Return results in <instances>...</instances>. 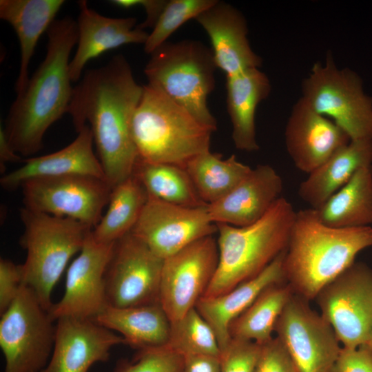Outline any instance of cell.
Returning a JSON list of instances; mask_svg holds the SVG:
<instances>
[{
  "instance_id": "5b68a950",
  "label": "cell",
  "mask_w": 372,
  "mask_h": 372,
  "mask_svg": "<svg viewBox=\"0 0 372 372\" xmlns=\"http://www.w3.org/2000/svg\"><path fill=\"white\" fill-rule=\"evenodd\" d=\"M131 131L138 161L184 168L191 159L209 150L214 132L149 84L143 85Z\"/></svg>"
},
{
  "instance_id": "d6a6232c",
  "label": "cell",
  "mask_w": 372,
  "mask_h": 372,
  "mask_svg": "<svg viewBox=\"0 0 372 372\" xmlns=\"http://www.w3.org/2000/svg\"><path fill=\"white\" fill-rule=\"evenodd\" d=\"M169 348L183 356L206 355L220 358V349L209 324L194 307L171 322Z\"/></svg>"
},
{
  "instance_id": "e575fe53",
  "label": "cell",
  "mask_w": 372,
  "mask_h": 372,
  "mask_svg": "<svg viewBox=\"0 0 372 372\" xmlns=\"http://www.w3.org/2000/svg\"><path fill=\"white\" fill-rule=\"evenodd\" d=\"M184 356L167 346L139 350L130 362L117 364L114 372H181Z\"/></svg>"
},
{
  "instance_id": "ffe728a7",
  "label": "cell",
  "mask_w": 372,
  "mask_h": 372,
  "mask_svg": "<svg viewBox=\"0 0 372 372\" xmlns=\"http://www.w3.org/2000/svg\"><path fill=\"white\" fill-rule=\"evenodd\" d=\"M78 41L70 60L69 73L72 82L80 81L87 63L110 50L127 44H145L149 34L136 28L135 17L112 18L90 8L87 1H78Z\"/></svg>"
},
{
  "instance_id": "484cf974",
  "label": "cell",
  "mask_w": 372,
  "mask_h": 372,
  "mask_svg": "<svg viewBox=\"0 0 372 372\" xmlns=\"http://www.w3.org/2000/svg\"><path fill=\"white\" fill-rule=\"evenodd\" d=\"M372 165V140L351 141L309 174L298 187L299 197L311 208L321 207L360 169Z\"/></svg>"
},
{
  "instance_id": "9a60e30c",
  "label": "cell",
  "mask_w": 372,
  "mask_h": 372,
  "mask_svg": "<svg viewBox=\"0 0 372 372\" xmlns=\"http://www.w3.org/2000/svg\"><path fill=\"white\" fill-rule=\"evenodd\" d=\"M207 206H180L148 194L130 233L164 260L192 242L217 233Z\"/></svg>"
},
{
  "instance_id": "5bb4252c",
  "label": "cell",
  "mask_w": 372,
  "mask_h": 372,
  "mask_svg": "<svg viewBox=\"0 0 372 372\" xmlns=\"http://www.w3.org/2000/svg\"><path fill=\"white\" fill-rule=\"evenodd\" d=\"M218 264L217 240L213 236L198 240L164 259L159 302L170 322L195 307L207 289Z\"/></svg>"
},
{
  "instance_id": "ac0fdd59",
  "label": "cell",
  "mask_w": 372,
  "mask_h": 372,
  "mask_svg": "<svg viewBox=\"0 0 372 372\" xmlns=\"http://www.w3.org/2000/svg\"><path fill=\"white\" fill-rule=\"evenodd\" d=\"M285 141L296 168L309 174L351 139L335 122L316 112L300 97L287 122Z\"/></svg>"
},
{
  "instance_id": "7402d4cb",
  "label": "cell",
  "mask_w": 372,
  "mask_h": 372,
  "mask_svg": "<svg viewBox=\"0 0 372 372\" xmlns=\"http://www.w3.org/2000/svg\"><path fill=\"white\" fill-rule=\"evenodd\" d=\"M93 145L92 133L86 125L65 147L49 154L23 159L21 167L3 175L1 185L5 190L14 191L27 181L37 178L86 175L105 179Z\"/></svg>"
},
{
  "instance_id": "6da1fadb",
  "label": "cell",
  "mask_w": 372,
  "mask_h": 372,
  "mask_svg": "<svg viewBox=\"0 0 372 372\" xmlns=\"http://www.w3.org/2000/svg\"><path fill=\"white\" fill-rule=\"evenodd\" d=\"M143 92L122 54L87 70L73 89L68 113L77 132L89 125L112 189L133 174L138 161L131 121Z\"/></svg>"
},
{
  "instance_id": "74e56055",
  "label": "cell",
  "mask_w": 372,
  "mask_h": 372,
  "mask_svg": "<svg viewBox=\"0 0 372 372\" xmlns=\"http://www.w3.org/2000/svg\"><path fill=\"white\" fill-rule=\"evenodd\" d=\"M23 285L21 265L0 260V314L4 313L19 294Z\"/></svg>"
},
{
  "instance_id": "8d00e7d4",
  "label": "cell",
  "mask_w": 372,
  "mask_h": 372,
  "mask_svg": "<svg viewBox=\"0 0 372 372\" xmlns=\"http://www.w3.org/2000/svg\"><path fill=\"white\" fill-rule=\"evenodd\" d=\"M260 345L254 372H298L289 352L277 337Z\"/></svg>"
},
{
  "instance_id": "d590c367",
  "label": "cell",
  "mask_w": 372,
  "mask_h": 372,
  "mask_svg": "<svg viewBox=\"0 0 372 372\" xmlns=\"http://www.w3.org/2000/svg\"><path fill=\"white\" fill-rule=\"evenodd\" d=\"M260 344L231 338L220 356V372H254L260 351Z\"/></svg>"
},
{
  "instance_id": "603a6c76",
  "label": "cell",
  "mask_w": 372,
  "mask_h": 372,
  "mask_svg": "<svg viewBox=\"0 0 372 372\" xmlns=\"http://www.w3.org/2000/svg\"><path fill=\"white\" fill-rule=\"evenodd\" d=\"M285 250L252 278L220 296L202 297L196 303L195 308L213 329L220 351L231 339L229 331L231 322L267 288L286 282L283 266Z\"/></svg>"
},
{
  "instance_id": "30bf717a",
  "label": "cell",
  "mask_w": 372,
  "mask_h": 372,
  "mask_svg": "<svg viewBox=\"0 0 372 372\" xmlns=\"http://www.w3.org/2000/svg\"><path fill=\"white\" fill-rule=\"evenodd\" d=\"M316 300L343 347L367 343L372 335V269L367 265L354 262Z\"/></svg>"
},
{
  "instance_id": "836d02e7",
  "label": "cell",
  "mask_w": 372,
  "mask_h": 372,
  "mask_svg": "<svg viewBox=\"0 0 372 372\" xmlns=\"http://www.w3.org/2000/svg\"><path fill=\"white\" fill-rule=\"evenodd\" d=\"M216 0H170L161 13L144 44L145 52L151 54L167 42V39L183 24L196 19Z\"/></svg>"
},
{
  "instance_id": "9c48e42d",
  "label": "cell",
  "mask_w": 372,
  "mask_h": 372,
  "mask_svg": "<svg viewBox=\"0 0 372 372\" xmlns=\"http://www.w3.org/2000/svg\"><path fill=\"white\" fill-rule=\"evenodd\" d=\"M54 322L49 310L23 284L1 315L0 347L6 360L4 372H41L52 353Z\"/></svg>"
},
{
  "instance_id": "d6986e66",
  "label": "cell",
  "mask_w": 372,
  "mask_h": 372,
  "mask_svg": "<svg viewBox=\"0 0 372 372\" xmlns=\"http://www.w3.org/2000/svg\"><path fill=\"white\" fill-rule=\"evenodd\" d=\"M195 19L208 34L217 68L226 77L261 66L262 59L247 38V21L237 8L216 0Z\"/></svg>"
},
{
  "instance_id": "4fadbf2b",
  "label": "cell",
  "mask_w": 372,
  "mask_h": 372,
  "mask_svg": "<svg viewBox=\"0 0 372 372\" xmlns=\"http://www.w3.org/2000/svg\"><path fill=\"white\" fill-rule=\"evenodd\" d=\"M163 260L130 232L117 240L105 276L108 305L160 303Z\"/></svg>"
},
{
  "instance_id": "8fae6325",
  "label": "cell",
  "mask_w": 372,
  "mask_h": 372,
  "mask_svg": "<svg viewBox=\"0 0 372 372\" xmlns=\"http://www.w3.org/2000/svg\"><path fill=\"white\" fill-rule=\"evenodd\" d=\"M21 188L24 207L72 218L92 229L102 218L112 190L105 179L86 175L37 178Z\"/></svg>"
},
{
  "instance_id": "f546056e",
  "label": "cell",
  "mask_w": 372,
  "mask_h": 372,
  "mask_svg": "<svg viewBox=\"0 0 372 372\" xmlns=\"http://www.w3.org/2000/svg\"><path fill=\"white\" fill-rule=\"evenodd\" d=\"M185 169L200 197L209 205L229 194L252 168L234 154L223 159L220 154L207 150L191 159Z\"/></svg>"
},
{
  "instance_id": "cb8c5ba5",
  "label": "cell",
  "mask_w": 372,
  "mask_h": 372,
  "mask_svg": "<svg viewBox=\"0 0 372 372\" xmlns=\"http://www.w3.org/2000/svg\"><path fill=\"white\" fill-rule=\"evenodd\" d=\"M63 0H1L0 18L14 29L20 47V65L14 85L17 95L29 81L28 68L39 38L47 31Z\"/></svg>"
},
{
  "instance_id": "d4e9b609",
  "label": "cell",
  "mask_w": 372,
  "mask_h": 372,
  "mask_svg": "<svg viewBox=\"0 0 372 372\" xmlns=\"http://www.w3.org/2000/svg\"><path fill=\"white\" fill-rule=\"evenodd\" d=\"M226 78L227 111L235 147L248 152L257 151L256 110L271 92L270 81L259 68H251Z\"/></svg>"
},
{
  "instance_id": "1f68e13d",
  "label": "cell",
  "mask_w": 372,
  "mask_h": 372,
  "mask_svg": "<svg viewBox=\"0 0 372 372\" xmlns=\"http://www.w3.org/2000/svg\"><path fill=\"white\" fill-rule=\"evenodd\" d=\"M147 194L165 202L190 207L207 206L184 167L137 161L134 173Z\"/></svg>"
},
{
  "instance_id": "83f0119b",
  "label": "cell",
  "mask_w": 372,
  "mask_h": 372,
  "mask_svg": "<svg viewBox=\"0 0 372 372\" xmlns=\"http://www.w3.org/2000/svg\"><path fill=\"white\" fill-rule=\"evenodd\" d=\"M316 209L321 222L329 227H372V165L360 169Z\"/></svg>"
},
{
  "instance_id": "ab89813d",
  "label": "cell",
  "mask_w": 372,
  "mask_h": 372,
  "mask_svg": "<svg viewBox=\"0 0 372 372\" xmlns=\"http://www.w3.org/2000/svg\"><path fill=\"white\" fill-rule=\"evenodd\" d=\"M113 5L129 9L136 6L144 8L146 18L136 28L143 30L146 28H154L163 12L167 1L165 0H112L110 1Z\"/></svg>"
},
{
  "instance_id": "4316f807",
  "label": "cell",
  "mask_w": 372,
  "mask_h": 372,
  "mask_svg": "<svg viewBox=\"0 0 372 372\" xmlns=\"http://www.w3.org/2000/svg\"><path fill=\"white\" fill-rule=\"evenodd\" d=\"M118 332L125 344L139 350L167 345L171 322L160 303L130 307L107 305L94 319Z\"/></svg>"
},
{
  "instance_id": "7bdbcfd3",
  "label": "cell",
  "mask_w": 372,
  "mask_h": 372,
  "mask_svg": "<svg viewBox=\"0 0 372 372\" xmlns=\"http://www.w3.org/2000/svg\"><path fill=\"white\" fill-rule=\"evenodd\" d=\"M366 344H367L372 350V335Z\"/></svg>"
},
{
  "instance_id": "8992f818",
  "label": "cell",
  "mask_w": 372,
  "mask_h": 372,
  "mask_svg": "<svg viewBox=\"0 0 372 372\" xmlns=\"http://www.w3.org/2000/svg\"><path fill=\"white\" fill-rule=\"evenodd\" d=\"M23 232L20 245L27 256L21 265L23 284L48 310L51 296L70 258L82 249L92 229L67 217L20 209Z\"/></svg>"
},
{
  "instance_id": "52a82bcc",
  "label": "cell",
  "mask_w": 372,
  "mask_h": 372,
  "mask_svg": "<svg viewBox=\"0 0 372 372\" xmlns=\"http://www.w3.org/2000/svg\"><path fill=\"white\" fill-rule=\"evenodd\" d=\"M150 55L144 69L147 84L215 131L216 120L207 106L217 68L211 49L199 41L186 39L167 41Z\"/></svg>"
},
{
  "instance_id": "f1b7e54d",
  "label": "cell",
  "mask_w": 372,
  "mask_h": 372,
  "mask_svg": "<svg viewBox=\"0 0 372 372\" xmlns=\"http://www.w3.org/2000/svg\"><path fill=\"white\" fill-rule=\"evenodd\" d=\"M147 196L146 189L134 174L115 186L105 214L92 230L94 240L99 243L112 244L129 234L136 223Z\"/></svg>"
},
{
  "instance_id": "2e32d148",
  "label": "cell",
  "mask_w": 372,
  "mask_h": 372,
  "mask_svg": "<svg viewBox=\"0 0 372 372\" xmlns=\"http://www.w3.org/2000/svg\"><path fill=\"white\" fill-rule=\"evenodd\" d=\"M114 244L95 241L91 231L67 271L62 298L49 309L54 320L63 317L94 319L108 305L105 276Z\"/></svg>"
},
{
  "instance_id": "ba28073f",
  "label": "cell",
  "mask_w": 372,
  "mask_h": 372,
  "mask_svg": "<svg viewBox=\"0 0 372 372\" xmlns=\"http://www.w3.org/2000/svg\"><path fill=\"white\" fill-rule=\"evenodd\" d=\"M301 96L318 113L335 122L351 141L372 140V97L361 78L349 68H339L331 54L316 63L302 83Z\"/></svg>"
},
{
  "instance_id": "44dd1931",
  "label": "cell",
  "mask_w": 372,
  "mask_h": 372,
  "mask_svg": "<svg viewBox=\"0 0 372 372\" xmlns=\"http://www.w3.org/2000/svg\"><path fill=\"white\" fill-rule=\"evenodd\" d=\"M281 176L269 165H258L229 194L207 206L211 221L235 227L262 218L280 198Z\"/></svg>"
},
{
  "instance_id": "277c9868",
  "label": "cell",
  "mask_w": 372,
  "mask_h": 372,
  "mask_svg": "<svg viewBox=\"0 0 372 372\" xmlns=\"http://www.w3.org/2000/svg\"><path fill=\"white\" fill-rule=\"evenodd\" d=\"M296 213L291 203L281 196L253 224H216L218 264L203 297L224 294L267 267L286 249Z\"/></svg>"
},
{
  "instance_id": "7c38bea8",
  "label": "cell",
  "mask_w": 372,
  "mask_h": 372,
  "mask_svg": "<svg viewBox=\"0 0 372 372\" xmlns=\"http://www.w3.org/2000/svg\"><path fill=\"white\" fill-rule=\"evenodd\" d=\"M275 332L298 372H331L342 346L333 327L311 309L309 300L293 293Z\"/></svg>"
},
{
  "instance_id": "4dcf8cb0",
  "label": "cell",
  "mask_w": 372,
  "mask_h": 372,
  "mask_svg": "<svg viewBox=\"0 0 372 372\" xmlns=\"http://www.w3.org/2000/svg\"><path fill=\"white\" fill-rule=\"evenodd\" d=\"M287 282L271 285L229 324L231 338L262 344L272 337L278 318L293 294Z\"/></svg>"
},
{
  "instance_id": "f35d334b",
  "label": "cell",
  "mask_w": 372,
  "mask_h": 372,
  "mask_svg": "<svg viewBox=\"0 0 372 372\" xmlns=\"http://www.w3.org/2000/svg\"><path fill=\"white\" fill-rule=\"evenodd\" d=\"M331 372H372V350L367 344L342 347Z\"/></svg>"
},
{
  "instance_id": "7a4b0ae2",
  "label": "cell",
  "mask_w": 372,
  "mask_h": 372,
  "mask_svg": "<svg viewBox=\"0 0 372 372\" xmlns=\"http://www.w3.org/2000/svg\"><path fill=\"white\" fill-rule=\"evenodd\" d=\"M45 56L28 84L13 101L3 127L17 153L32 156L43 147L48 128L65 113L72 99L70 56L78 41L76 21L55 19L47 30Z\"/></svg>"
},
{
  "instance_id": "3957f363",
  "label": "cell",
  "mask_w": 372,
  "mask_h": 372,
  "mask_svg": "<svg viewBox=\"0 0 372 372\" xmlns=\"http://www.w3.org/2000/svg\"><path fill=\"white\" fill-rule=\"evenodd\" d=\"M372 247V227L337 228L320 220L316 209L296 211L284 256L286 282L293 293L307 300Z\"/></svg>"
},
{
  "instance_id": "b9f144b4",
  "label": "cell",
  "mask_w": 372,
  "mask_h": 372,
  "mask_svg": "<svg viewBox=\"0 0 372 372\" xmlns=\"http://www.w3.org/2000/svg\"><path fill=\"white\" fill-rule=\"evenodd\" d=\"M24 158L14 150L6 135L3 127L0 128V170L4 174L8 163H23Z\"/></svg>"
},
{
  "instance_id": "e0dca14e",
  "label": "cell",
  "mask_w": 372,
  "mask_h": 372,
  "mask_svg": "<svg viewBox=\"0 0 372 372\" xmlns=\"http://www.w3.org/2000/svg\"><path fill=\"white\" fill-rule=\"evenodd\" d=\"M125 344L121 335L92 319L63 317L56 320L51 357L41 372H87L109 360L112 348Z\"/></svg>"
},
{
  "instance_id": "60d3db41",
  "label": "cell",
  "mask_w": 372,
  "mask_h": 372,
  "mask_svg": "<svg viewBox=\"0 0 372 372\" xmlns=\"http://www.w3.org/2000/svg\"><path fill=\"white\" fill-rule=\"evenodd\" d=\"M181 372H220V358L206 355L184 356Z\"/></svg>"
}]
</instances>
